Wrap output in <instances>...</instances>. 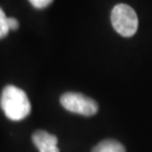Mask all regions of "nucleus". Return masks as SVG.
Returning <instances> with one entry per match:
<instances>
[{
    "instance_id": "f257e3e1",
    "label": "nucleus",
    "mask_w": 152,
    "mask_h": 152,
    "mask_svg": "<svg viewBox=\"0 0 152 152\" xmlns=\"http://www.w3.org/2000/svg\"><path fill=\"white\" fill-rule=\"evenodd\" d=\"M0 106L6 116L11 121L26 118L32 109L26 92L12 85L4 88L0 97Z\"/></svg>"
},
{
    "instance_id": "f03ea898",
    "label": "nucleus",
    "mask_w": 152,
    "mask_h": 152,
    "mask_svg": "<svg viewBox=\"0 0 152 152\" xmlns=\"http://www.w3.org/2000/svg\"><path fill=\"white\" fill-rule=\"evenodd\" d=\"M110 20L115 31L124 37L133 36L137 31V15L134 9L129 5L118 4L115 6L112 10Z\"/></svg>"
},
{
    "instance_id": "7ed1b4c3",
    "label": "nucleus",
    "mask_w": 152,
    "mask_h": 152,
    "mask_svg": "<svg viewBox=\"0 0 152 152\" xmlns=\"http://www.w3.org/2000/svg\"><path fill=\"white\" fill-rule=\"evenodd\" d=\"M60 103L66 110L82 116H92L98 112V104L80 92H65L61 96Z\"/></svg>"
},
{
    "instance_id": "20e7f679",
    "label": "nucleus",
    "mask_w": 152,
    "mask_h": 152,
    "mask_svg": "<svg viewBox=\"0 0 152 152\" xmlns=\"http://www.w3.org/2000/svg\"><path fill=\"white\" fill-rule=\"evenodd\" d=\"M32 140L38 151H44L51 148L58 147V137L46 131H36L33 133Z\"/></svg>"
},
{
    "instance_id": "39448f33",
    "label": "nucleus",
    "mask_w": 152,
    "mask_h": 152,
    "mask_svg": "<svg viewBox=\"0 0 152 152\" xmlns=\"http://www.w3.org/2000/svg\"><path fill=\"white\" fill-rule=\"evenodd\" d=\"M91 152H126L124 145L116 140H104L92 148Z\"/></svg>"
},
{
    "instance_id": "423d86ee",
    "label": "nucleus",
    "mask_w": 152,
    "mask_h": 152,
    "mask_svg": "<svg viewBox=\"0 0 152 152\" xmlns=\"http://www.w3.org/2000/svg\"><path fill=\"white\" fill-rule=\"evenodd\" d=\"M9 31H10V28H9V24H8V17L6 16L5 11L0 7V38L6 37Z\"/></svg>"
},
{
    "instance_id": "0eeeda50",
    "label": "nucleus",
    "mask_w": 152,
    "mask_h": 152,
    "mask_svg": "<svg viewBox=\"0 0 152 152\" xmlns=\"http://www.w3.org/2000/svg\"><path fill=\"white\" fill-rule=\"evenodd\" d=\"M52 1H53V0H29V2L32 4L33 7H35V8H37V9L46 8Z\"/></svg>"
},
{
    "instance_id": "6e6552de",
    "label": "nucleus",
    "mask_w": 152,
    "mask_h": 152,
    "mask_svg": "<svg viewBox=\"0 0 152 152\" xmlns=\"http://www.w3.org/2000/svg\"><path fill=\"white\" fill-rule=\"evenodd\" d=\"M8 24H9V28L10 29H17L18 26H19V23L16 18L14 17H8Z\"/></svg>"
},
{
    "instance_id": "1a4fd4ad",
    "label": "nucleus",
    "mask_w": 152,
    "mask_h": 152,
    "mask_svg": "<svg viewBox=\"0 0 152 152\" xmlns=\"http://www.w3.org/2000/svg\"><path fill=\"white\" fill-rule=\"evenodd\" d=\"M41 152H60V150H59L58 147H54V148H51V149H48V150H44V151H41Z\"/></svg>"
}]
</instances>
